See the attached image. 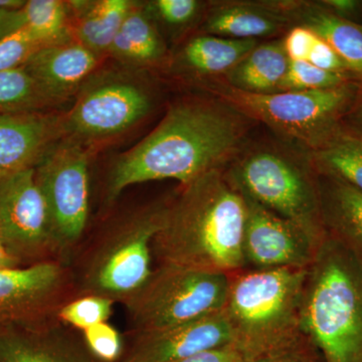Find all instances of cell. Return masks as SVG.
Wrapping results in <instances>:
<instances>
[{
    "mask_svg": "<svg viewBox=\"0 0 362 362\" xmlns=\"http://www.w3.org/2000/svg\"><path fill=\"white\" fill-rule=\"evenodd\" d=\"M166 45L148 11L134 4L112 42L111 56L131 66L160 63L166 56Z\"/></svg>",
    "mask_w": 362,
    "mask_h": 362,
    "instance_id": "cell-24",
    "label": "cell"
},
{
    "mask_svg": "<svg viewBox=\"0 0 362 362\" xmlns=\"http://www.w3.org/2000/svg\"><path fill=\"white\" fill-rule=\"evenodd\" d=\"M317 173L344 180L362 192V136L341 123L308 153Z\"/></svg>",
    "mask_w": 362,
    "mask_h": 362,
    "instance_id": "cell-25",
    "label": "cell"
},
{
    "mask_svg": "<svg viewBox=\"0 0 362 362\" xmlns=\"http://www.w3.org/2000/svg\"><path fill=\"white\" fill-rule=\"evenodd\" d=\"M35 176L64 255L82 239L89 218L88 147L61 138L35 166Z\"/></svg>",
    "mask_w": 362,
    "mask_h": 362,
    "instance_id": "cell-10",
    "label": "cell"
},
{
    "mask_svg": "<svg viewBox=\"0 0 362 362\" xmlns=\"http://www.w3.org/2000/svg\"><path fill=\"white\" fill-rule=\"evenodd\" d=\"M21 261L9 251L8 247L4 244V240L0 237V271L7 269L18 268Z\"/></svg>",
    "mask_w": 362,
    "mask_h": 362,
    "instance_id": "cell-40",
    "label": "cell"
},
{
    "mask_svg": "<svg viewBox=\"0 0 362 362\" xmlns=\"http://www.w3.org/2000/svg\"><path fill=\"white\" fill-rule=\"evenodd\" d=\"M307 62L322 70L354 76L334 49L318 35H316Z\"/></svg>",
    "mask_w": 362,
    "mask_h": 362,
    "instance_id": "cell-34",
    "label": "cell"
},
{
    "mask_svg": "<svg viewBox=\"0 0 362 362\" xmlns=\"http://www.w3.org/2000/svg\"><path fill=\"white\" fill-rule=\"evenodd\" d=\"M70 269L47 261L0 271V329L33 325L58 317L76 298Z\"/></svg>",
    "mask_w": 362,
    "mask_h": 362,
    "instance_id": "cell-12",
    "label": "cell"
},
{
    "mask_svg": "<svg viewBox=\"0 0 362 362\" xmlns=\"http://www.w3.org/2000/svg\"><path fill=\"white\" fill-rule=\"evenodd\" d=\"M175 362H247L233 345L206 350Z\"/></svg>",
    "mask_w": 362,
    "mask_h": 362,
    "instance_id": "cell-36",
    "label": "cell"
},
{
    "mask_svg": "<svg viewBox=\"0 0 362 362\" xmlns=\"http://www.w3.org/2000/svg\"><path fill=\"white\" fill-rule=\"evenodd\" d=\"M247 206L226 168L187 185L166 204L152 255L158 266H178L228 275L246 270Z\"/></svg>",
    "mask_w": 362,
    "mask_h": 362,
    "instance_id": "cell-2",
    "label": "cell"
},
{
    "mask_svg": "<svg viewBox=\"0 0 362 362\" xmlns=\"http://www.w3.org/2000/svg\"><path fill=\"white\" fill-rule=\"evenodd\" d=\"M301 322L324 362H362V256L328 233L308 268Z\"/></svg>",
    "mask_w": 362,
    "mask_h": 362,
    "instance_id": "cell-3",
    "label": "cell"
},
{
    "mask_svg": "<svg viewBox=\"0 0 362 362\" xmlns=\"http://www.w3.org/2000/svg\"><path fill=\"white\" fill-rule=\"evenodd\" d=\"M258 44L254 40H233L218 35H195L178 52L175 70L204 81L223 78Z\"/></svg>",
    "mask_w": 362,
    "mask_h": 362,
    "instance_id": "cell-21",
    "label": "cell"
},
{
    "mask_svg": "<svg viewBox=\"0 0 362 362\" xmlns=\"http://www.w3.org/2000/svg\"><path fill=\"white\" fill-rule=\"evenodd\" d=\"M320 4L345 20L354 21L362 16V1L358 0H323Z\"/></svg>",
    "mask_w": 362,
    "mask_h": 362,
    "instance_id": "cell-37",
    "label": "cell"
},
{
    "mask_svg": "<svg viewBox=\"0 0 362 362\" xmlns=\"http://www.w3.org/2000/svg\"><path fill=\"white\" fill-rule=\"evenodd\" d=\"M0 237L21 262L59 261L63 256L35 168L0 182Z\"/></svg>",
    "mask_w": 362,
    "mask_h": 362,
    "instance_id": "cell-11",
    "label": "cell"
},
{
    "mask_svg": "<svg viewBox=\"0 0 362 362\" xmlns=\"http://www.w3.org/2000/svg\"><path fill=\"white\" fill-rule=\"evenodd\" d=\"M20 328L0 329V362H104L58 317Z\"/></svg>",
    "mask_w": 362,
    "mask_h": 362,
    "instance_id": "cell-15",
    "label": "cell"
},
{
    "mask_svg": "<svg viewBox=\"0 0 362 362\" xmlns=\"http://www.w3.org/2000/svg\"><path fill=\"white\" fill-rule=\"evenodd\" d=\"M292 23L305 26L334 49L357 78L362 77V23L345 20L318 2L288 1Z\"/></svg>",
    "mask_w": 362,
    "mask_h": 362,
    "instance_id": "cell-19",
    "label": "cell"
},
{
    "mask_svg": "<svg viewBox=\"0 0 362 362\" xmlns=\"http://www.w3.org/2000/svg\"><path fill=\"white\" fill-rule=\"evenodd\" d=\"M25 4L26 1L23 0H0V8L6 11H21Z\"/></svg>",
    "mask_w": 362,
    "mask_h": 362,
    "instance_id": "cell-41",
    "label": "cell"
},
{
    "mask_svg": "<svg viewBox=\"0 0 362 362\" xmlns=\"http://www.w3.org/2000/svg\"><path fill=\"white\" fill-rule=\"evenodd\" d=\"M52 105L23 66L0 71V114L37 113Z\"/></svg>",
    "mask_w": 362,
    "mask_h": 362,
    "instance_id": "cell-27",
    "label": "cell"
},
{
    "mask_svg": "<svg viewBox=\"0 0 362 362\" xmlns=\"http://www.w3.org/2000/svg\"><path fill=\"white\" fill-rule=\"evenodd\" d=\"M316 35L302 25L290 28L283 40L285 52L290 61H307Z\"/></svg>",
    "mask_w": 362,
    "mask_h": 362,
    "instance_id": "cell-35",
    "label": "cell"
},
{
    "mask_svg": "<svg viewBox=\"0 0 362 362\" xmlns=\"http://www.w3.org/2000/svg\"><path fill=\"white\" fill-rule=\"evenodd\" d=\"M214 98L230 105L256 123L310 153L318 148L349 112L357 88V78L328 89L288 90L251 94L235 89L221 78L204 81Z\"/></svg>",
    "mask_w": 362,
    "mask_h": 362,
    "instance_id": "cell-5",
    "label": "cell"
},
{
    "mask_svg": "<svg viewBox=\"0 0 362 362\" xmlns=\"http://www.w3.org/2000/svg\"><path fill=\"white\" fill-rule=\"evenodd\" d=\"M147 11L162 25L170 28H185L201 13L202 4L197 0H156L147 4Z\"/></svg>",
    "mask_w": 362,
    "mask_h": 362,
    "instance_id": "cell-30",
    "label": "cell"
},
{
    "mask_svg": "<svg viewBox=\"0 0 362 362\" xmlns=\"http://www.w3.org/2000/svg\"><path fill=\"white\" fill-rule=\"evenodd\" d=\"M226 345H233V337L221 311L165 329L135 333L123 362H175Z\"/></svg>",
    "mask_w": 362,
    "mask_h": 362,
    "instance_id": "cell-14",
    "label": "cell"
},
{
    "mask_svg": "<svg viewBox=\"0 0 362 362\" xmlns=\"http://www.w3.org/2000/svg\"><path fill=\"white\" fill-rule=\"evenodd\" d=\"M25 25L23 9L6 11L0 8V40L21 30Z\"/></svg>",
    "mask_w": 362,
    "mask_h": 362,
    "instance_id": "cell-39",
    "label": "cell"
},
{
    "mask_svg": "<svg viewBox=\"0 0 362 362\" xmlns=\"http://www.w3.org/2000/svg\"><path fill=\"white\" fill-rule=\"evenodd\" d=\"M71 37L90 51L108 52L124 18L134 6L129 0H97L68 2Z\"/></svg>",
    "mask_w": 362,
    "mask_h": 362,
    "instance_id": "cell-22",
    "label": "cell"
},
{
    "mask_svg": "<svg viewBox=\"0 0 362 362\" xmlns=\"http://www.w3.org/2000/svg\"><path fill=\"white\" fill-rule=\"evenodd\" d=\"M40 47L25 28L7 35L0 40V71L25 65Z\"/></svg>",
    "mask_w": 362,
    "mask_h": 362,
    "instance_id": "cell-32",
    "label": "cell"
},
{
    "mask_svg": "<svg viewBox=\"0 0 362 362\" xmlns=\"http://www.w3.org/2000/svg\"><path fill=\"white\" fill-rule=\"evenodd\" d=\"M153 103L151 90L141 80L118 74L90 78L62 117L63 137L86 147L115 137L142 121Z\"/></svg>",
    "mask_w": 362,
    "mask_h": 362,
    "instance_id": "cell-9",
    "label": "cell"
},
{
    "mask_svg": "<svg viewBox=\"0 0 362 362\" xmlns=\"http://www.w3.org/2000/svg\"><path fill=\"white\" fill-rule=\"evenodd\" d=\"M25 25L33 39L40 45L59 44L73 40L70 7L59 0H30L23 8Z\"/></svg>",
    "mask_w": 362,
    "mask_h": 362,
    "instance_id": "cell-26",
    "label": "cell"
},
{
    "mask_svg": "<svg viewBox=\"0 0 362 362\" xmlns=\"http://www.w3.org/2000/svg\"><path fill=\"white\" fill-rule=\"evenodd\" d=\"M316 173L326 233L362 256V192L335 176Z\"/></svg>",
    "mask_w": 362,
    "mask_h": 362,
    "instance_id": "cell-20",
    "label": "cell"
},
{
    "mask_svg": "<svg viewBox=\"0 0 362 362\" xmlns=\"http://www.w3.org/2000/svg\"><path fill=\"white\" fill-rule=\"evenodd\" d=\"M88 349L97 358L104 362H115L123 352L120 333L107 322L97 324L82 331Z\"/></svg>",
    "mask_w": 362,
    "mask_h": 362,
    "instance_id": "cell-31",
    "label": "cell"
},
{
    "mask_svg": "<svg viewBox=\"0 0 362 362\" xmlns=\"http://www.w3.org/2000/svg\"><path fill=\"white\" fill-rule=\"evenodd\" d=\"M228 175L243 194L299 226L320 246L327 233L308 154L301 158L289 150L262 147L237 159Z\"/></svg>",
    "mask_w": 362,
    "mask_h": 362,
    "instance_id": "cell-6",
    "label": "cell"
},
{
    "mask_svg": "<svg viewBox=\"0 0 362 362\" xmlns=\"http://www.w3.org/2000/svg\"><path fill=\"white\" fill-rule=\"evenodd\" d=\"M307 273L308 268H284L230 275L223 313L233 345L247 362L306 337L301 311Z\"/></svg>",
    "mask_w": 362,
    "mask_h": 362,
    "instance_id": "cell-4",
    "label": "cell"
},
{
    "mask_svg": "<svg viewBox=\"0 0 362 362\" xmlns=\"http://www.w3.org/2000/svg\"><path fill=\"white\" fill-rule=\"evenodd\" d=\"M342 123L362 136V77L357 78L356 97Z\"/></svg>",
    "mask_w": 362,
    "mask_h": 362,
    "instance_id": "cell-38",
    "label": "cell"
},
{
    "mask_svg": "<svg viewBox=\"0 0 362 362\" xmlns=\"http://www.w3.org/2000/svg\"><path fill=\"white\" fill-rule=\"evenodd\" d=\"M318 350L305 337L291 346L272 352L249 362H320Z\"/></svg>",
    "mask_w": 362,
    "mask_h": 362,
    "instance_id": "cell-33",
    "label": "cell"
},
{
    "mask_svg": "<svg viewBox=\"0 0 362 362\" xmlns=\"http://www.w3.org/2000/svg\"><path fill=\"white\" fill-rule=\"evenodd\" d=\"M100 59L101 54L73 39L40 47L21 66L56 105L80 92Z\"/></svg>",
    "mask_w": 362,
    "mask_h": 362,
    "instance_id": "cell-16",
    "label": "cell"
},
{
    "mask_svg": "<svg viewBox=\"0 0 362 362\" xmlns=\"http://www.w3.org/2000/svg\"><path fill=\"white\" fill-rule=\"evenodd\" d=\"M244 197L247 214L243 250L246 269L309 268L319 247L299 226Z\"/></svg>",
    "mask_w": 362,
    "mask_h": 362,
    "instance_id": "cell-13",
    "label": "cell"
},
{
    "mask_svg": "<svg viewBox=\"0 0 362 362\" xmlns=\"http://www.w3.org/2000/svg\"><path fill=\"white\" fill-rule=\"evenodd\" d=\"M293 25L286 1H220L211 4L201 33L233 40L273 37Z\"/></svg>",
    "mask_w": 362,
    "mask_h": 362,
    "instance_id": "cell-18",
    "label": "cell"
},
{
    "mask_svg": "<svg viewBox=\"0 0 362 362\" xmlns=\"http://www.w3.org/2000/svg\"><path fill=\"white\" fill-rule=\"evenodd\" d=\"M255 124L218 98L173 104L156 129L117 158L107 180L106 201L111 204L138 183L175 180L185 185L226 168L242 152Z\"/></svg>",
    "mask_w": 362,
    "mask_h": 362,
    "instance_id": "cell-1",
    "label": "cell"
},
{
    "mask_svg": "<svg viewBox=\"0 0 362 362\" xmlns=\"http://www.w3.org/2000/svg\"><path fill=\"white\" fill-rule=\"evenodd\" d=\"M113 300L98 295H81L59 309L58 319L81 332L107 322L113 312Z\"/></svg>",
    "mask_w": 362,
    "mask_h": 362,
    "instance_id": "cell-28",
    "label": "cell"
},
{
    "mask_svg": "<svg viewBox=\"0 0 362 362\" xmlns=\"http://www.w3.org/2000/svg\"><path fill=\"white\" fill-rule=\"evenodd\" d=\"M356 78L347 74L322 70L307 61H290L287 73L279 86V92L328 89Z\"/></svg>",
    "mask_w": 362,
    "mask_h": 362,
    "instance_id": "cell-29",
    "label": "cell"
},
{
    "mask_svg": "<svg viewBox=\"0 0 362 362\" xmlns=\"http://www.w3.org/2000/svg\"><path fill=\"white\" fill-rule=\"evenodd\" d=\"M63 138L62 117L47 114H0V182L35 168Z\"/></svg>",
    "mask_w": 362,
    "mask_h": 362,
    "instance_id": "cell-17",
    "label": "cell"
},
{
    "mask_svg": "<svg viewBox=\"0 0 362 362\" xmlns=\"http://www.w3.org/2000/svg\"><path fill=\"white\" fill-rule=\"evenodd\" d=\"M289 64L283 40H274L257 45L221 80L235 89L251 94L278 93Z\"/></svg>",
    "mask_w": 362,
    "mask_h": 362,
    "instance_id": "cell-23",
    "label": "cell"
},
{
    "mask_svg": "<svg viewBox=\"0 0 362 362\" xmlns=\"http://www.w3.org/2000/svg\"><path fill=\"white\" fill-rule=\"evenodd\" d=\"M165 206H149L131 214L93 247L81 271V295H98L123 303L142 287L153 271L152 245Z\"/></svg>",
    "mask_w": 362,
    "mask_h": 362,
    "instance_id": "cell-8",
    "label": "cell"
},
{
    "mask_svg": "<svg viewBox=\"0 0 362 362\" xmlns=\"http://www.w3.org/2000/svg\"><path fill=\"white\" fill-rule=\"evenodd\" d=\"M230 275L160 265L123 302L135 333L165 329L225 309Z\"/></svg>",
    "mask_w": 362,
    "mask_h": 362,
    "instance_id": "cell-7",
    "label": "cell"
}]
</instances>
